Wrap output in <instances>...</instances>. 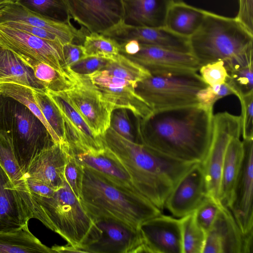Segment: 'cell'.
Returning <instances> with one entry per match:
<instances>
[{
    "instance_id": "cell-1",
    "label": "cell",
    "mask_w": 253,
    "mask_h": 253,
    "mask_svg": "<svg viewBox=\"0 0 253 253\" xmlns=\"http://www.w3.org/2000/svg\"><path fill=\"white\" fill-rule=\"evenodd\" d=\"M213 109L199 104L155 111L139 120L140 143L171 159L202 163L211 141Z\"/></svg>"
},
{
    "instance_id": "cell-2",
    "label": "cell",
    "mask_w": 253,
    "mask_h": 253,
    "mask_svg": "<svg viewBox=\"0 0 253 253\" xmlns=\"http://www.w3.org/2000/svg\"><path fill=\"white\" fill-rule=\"evenodd\" d=\"M103 140L125 168L136 189L162 211L174 186L195 164L161 155L124 138L111 126Z\"/></svg>"
},
{
    "instance_id": "cell-3",
    "label": "cell",
    "mask_w": 253,
    "mask_h": 253,
    "mask_svg": "<svg viewBox=\"0 0 253 253\" xmlns=\"http://www.w3.org/2000/svg\"><path fill=\"white\" fill-rule=\"evenodd\" d=\"M19 194L31 218L40 220L83 253L81 247L93 220L66 181L55 190L27 178L25 188Z\"/></svg>"
},
{
    "instance_id": "cell-4",
    "label": "cell",
    "mask_w": 253,
    "mask_h": 253,
    "mask_svg": "<svg viewBox=\"0 0 253 253\" xmlns=\"http://www.w3.org/2000/svg\"><path fill=\"white\" fill-rule=\"evenodd\" d=\"M191 53L201 66L222 60L229 71L253 62V33L236 17L206 11L197 31L189 37Z\"/></svg>"
},
{
    "instance_id": "cell-5",
    "label": "cell",
    "mask_w": 253,
    "mask_h": 253,
    "mask_svg": "<svg viewBox=\"0 0 253 253\" xmlns=\"http://www.w3.org/2000/svg\"><path fill=\"white\" fill-rule=\"evenodd\" d=\"M80 201L92 219L111 218L135 228L162 213L140 193L120 186L85 166Z\"/></svg>"
},
{
    "instance_id": "cell-6",
    "label": "cell",
    "mask_w": 253,
    "mask_h": 253,
    "mask_svg": "<svg viewBox=\"0 0 253 253\" xmlns=\"http://www.w3.org/2000/svg\"><path fill=\"white\" fill-rule=\"evenodd\" d=\"M0 128L10 136L16 160L24 174L34 158L54 143L42 123L26 106L1 95Z\"/></svg>"
},
{
    "instance_id": "cell-7",
    "label": "cell",
    "mask_w": 253,
    "mask_h": 253,
    "mask_svg": "<svg viewBox=\"0 0 253 253\" xmlns=\"http://www.w3.org/2000/svg\"><path fill=\"white\" fill-rule=\"evenodd\" d=\"M207 86L197 72H185L151 74L135 90L155 111L199 104L197 94Z\"/></svg>"
},
{
    "instance_id": "cell-8",
    "label": "cell",
    "mask_w": 253,
    "mask_h": 253,
    "mask_svg": "<svg viewBox=\"0 0 253 253\" xmlns=\"http://www.w3.org/2000/svg\"><path fill=\"white\" fill-rule=\"evenodd\" d=\"M93 224L81 247L83 253H141L138 228L111 218L93 219Z\"/></svg>"
},
{
    "instance_id": "cell-9",
    "label": "cell",
    "mask_w": 253,
    "mask_h": 253,
    "mask_svg": "<svg viewBox=\"0 0 253 253\" xmlns=\"http://www.w3.org/2000/svg\"><path fill=\"white\" fill-rule=\"evenodd\" d=\"M241 124L240 116L227 112L213 116L211 141L207 155L201 164L209 196L218 201L226 149L232 137L241 136Z\"/></svg>"
},
{
    "instance_id": "cell-10",
    "label": "cell",
    "mask_w": 253,
    "mask_h": 253,
    "mask_svg": "<svg viewBox=\"0 0 253 253\" xmlns=\"http://www.w3.org/2000/svg\"><path fill=\"white\" fill-rule=\"evenodd\" d=\"M0 45L13 51L24 62H42L61 73H71L65 68L63 45L59 42L0 24Z\"/></svg>"
},
{
    "instance_id": "cell-11",
    "label": "cell",
    "mask_w": 253,
    "mask_h": 253,
    "mask_svg": "<svg viewBox=\"0 0 253 253\" xmlns=\"http://www.w3.org/2000/svg\"><path fill=\"white\" fill-rule=\"evenodd\" d=\"M75 75L76 84L65 92L91 130L96 135L103 137L110 127L114 106L103 96L86 76Z\"/></svg>"
},
{
    "instance_id": "cell-12",
    "label": "cell",
    "mask_w": 253,
    "mask_h": 253,
    "mask_svg": "<svg viewBox=\"0 0 253 253\" xmlns=\"http://www.w3.org/2000/svg\"><path fill=\"white\" fill-rule=\"evenodd\" d=\"M240 169L227 206L242 233L253 237V139L243 140Z\"/></svg>"
},
{
    "instance_id": "cell-13",
    "label": "cell",
    "mask_w": 253,
    "mask_h": 253,
    "mask_svg": "<svg viewBox=\"0 0 253 253\" xmlns=\"http://www.w3.org/2000/svg\"><path fill=\"white\" fill-rule=\"evenodd\" d=\"M86 76L103 96L116 109L129 110L139 120H144L153 113L148 103L136 92L137 84L110 75L105 70Z\"/></svg>"
},
{
    "instance_id": "cell-14",
    "label": "cell",
    "mask_w": 253,
    "mask_h": 253,
    "mask_svg": "<svg viewBox=\"0 0 253 253\" xmlns=\"http://www.w3.org/2000/svg\"><path fill=\"white\" fill-rule=\"evenodd\" d=\"M46 93L63 119L66 141L75 152L98 153L105 149L103 137L96 135L75 108L66 92Z\"/></svg>"
},
{
    "instance_id": "cell-15",
    "label": "cell",
    "mask_w": 253,
    "mask_h": 253,
    "mask_svg": "<svg viewBox=\"0 0 253 253\" xmlns=\"http://www.w3.org/2000/svg\"><path fill=\"white\" fill-rule=\"evenodd\" d=\"M71 18L89 33L102 34L123 23L121 0H64Z\"/></svg>"
},
{
    "instance_id": "cell-16",
    "label": "cell",
    "mask_w": 253,
    "mask_h": 253,
    "mask_svg": "<svg viewBox=\"0 0 253 253\" xmlns=\"http://www.w3.org/2000/svg\"><path fill=\"white\" fill-rule=\"evenodd\" d=\"M253 237L241 232L229 209L221 204L217 217L206 233L203 253H252Z\"/></svg>"
},
{
    "instance_id": "cell-17",
    "label": "cell",
    "mask_w": 253,
    "mask_h": 253,
    "mask_svg": "<svg viewBox=\"0 0 253 253\" xmlns=\"http://www.w3.org/2000/svg\"><path fill=\"white\" fill-rule=\"evenodd\" d=\"M208 196L202 164L195 163L174 186L166 201L165 208L173 216L181 218L194 212Z\"/></svg>"
},
{
    "instance_id": "cell-18",
    "label": "cell",
    "mask_w": 253,
    "mask_h": 253,
    "mask_svg": "<svg viewBox=\"0 0 253 253\" xmlns=\"http://www.w3.org/2000/svg\"><path fill=\"white\" fill-rule=\"evenodd\" d=\"M138 229L141 253H183L180 218L162 213L142 222Z\"/></svg>"
},
{
    "instance_id": "cell-19",
    "label": "cell",
    "mask_w": 253,
    "mask_h": 253,
    "mask_svg": "<svg viewBox=\"0 0 253 253\" xmlns=\"http://www.w3.org/2000/svg\"><path fill=\"white\" fill-rule=\"evenodd\" d=\"M140 46L135 54L124 55L145 68L151 74L197 72L201 66L191 53L140 43Z\"/></svg>"
},
{
    "instance_id": "cell-20",
    "label": "cell",
    "mask_w": 253,
    "mask_h": 253,
    "mask_svg": "<svg viewBox=\"0 0 253 253\" xmlns=\"http://www.w3.org/2000/svg\"><path fill=\"white\" fill-rule=\"evenodd\" d=\"M102 35L115 40L119 43L134 40L140 43L191 53L189 38L176 34L165 26H135L122 23Z\"/></svg>"
},
{
    "instance_id": "cell-21",
    "label": "cell",
    "mask_w": 253,
    "mask_h": 253,
    "mask_svg": "<svg viewBox=\"0 0 253 253\" xmlns=\"http://www.w3.org/2000/svg\"><path fill=\"white\" fill-rule=\"evenodd\" d=\"M70 146L66 142L54 143L33 160L24 177L31 178L56 190L65 180L64 169Z\"/></svg>"
},
{
    "instance_id": "cell-22",
    "label": "cell",
    "mask_w": 253,
    "mask_h": 253,
    "mask_svg": "<svg viewBox=\"0 0 253 253\" xmlns=\"http://www.w3.org/2000/svg\"><path fill=\"white\" fill-rule=\"evenodd\" d=\"M6 21H16L41 28L56 35L63 45L73 43L75 40L84 42L85 29L78 30L72 24H65L44 18L33 12L19 4L5 3L0 4V24Z\"/></svg>"
},
{
    "instance_id": "cell-23",
    "label": "cell",
    "mask_w": 253,
    "mask_h": 253,
    "mask_svg": "<svg viewBox=\"0 0 253 253\" xmlns=\"http://www.w3.org/2000/svg\"><path fill=\"white\" fill-rule=\"evenodd\" d=\"M30 219L15 186L0 165V231L18 230Z\"/></svg>"
},
{
    "instance_id": "cell-24",
    "label": "cell",
    "mask_w": 253,
    "mask_h": 253,
    "mask_svg": "<svg viewBox=\"0 0 253 253\" xmlns=\"http://www.w3.org/2000/svg\"><path fill=\"white\" fill-rule=\"evenodd\" d=\"M176 0H121L123 23L148 27L165 26L167 9Z\"/></svg>"
},
{
    "instance_id": "cell-25",
    "label": "cell",
    "mask_w": 253,
    "mask_h": 253,
    "mask_svg": "<svg viewBox=\"0 0 253 253\" xmlns=\"http://www.w3.org/2000/svg\"><path fill=\"white\" fill-rule=\"evenodd\" d=\"M74 152L84 166L99 172L120 186L139 193L125 168L106 148L103 152L95 154Z\"/></svg>"
},
{
    "instance_id": "cell-26",
    "label": "cell",
    "mask_w": 253,
    "mask_h": 253,
    "mask_svg": "<svg viewBox=\"0 0 253 253\" xmlns=\"http://www.w3.org/2000/svg\"><path fill=\"white\" fill-rule=\"evenodd\" d=\"M206 11L182 0L173 1L167 9L165 27L176 34L189 38L200 27Z\"/></svg>"
},
{
    "instance_id": "cell-27",
    "label": "cell",
    "mask_w": 253,
    "mask_h": 253,
    "mask_svg": "<svg viewBox=\"0 0 253 253\" xmlns=\"http://www.w3.org/2000/svg\"><path fill=\"white\" fill-rule=\"evenodd\" d=\"M12 83L46 91L32 69L15 53L0 45V84Z\"/></svg>"
},
{
    "instance_id": "cell-28",
    "label": "cell",
    "mask_w": 253,
    "mask_h": 253,
    "mask_svg": "<svg viewBox=\"0 0 253 253\" xmlns=\"http://www.w3.org/2000/svg\"><path fill=\"white\" fill-rule=\"evenodd\" d=\"M240 136L232 137L227 146L222 169L219 200L227 207L243 159L244 148Z\"/></svg>"
},
{
    "instance_id": "cell-29",
    "label": "cell",
    "mask_w": 253,
    "mask_h": 253,
    "mask_svg": "<svg viewBox=\"0 0 253 253\" xmlns=\"http://www.w3.org/2000/svg\"><path fill=\"white\" fill-rule=\"evenodd\" d=\"M54 253L30 231L28 224L12 231H0V253Z\"/></svg>"
},
{
    "instance_id": "cell-30",
    "label": "cell",
    "mask_w": 253,
    "mask_h": 253,
    "mask_svg": "<svg viewBox=\"0 0 253 253\" xmlns=\"http://www.w3.org/2000/svg\"><path fill=\"white\" fill-rule=\"evenodd\" d=\"M24 62L32 69L35 77L46 91L65 92L72 88L76 83V75L72 72L69 74L61 73L42 62L29 61Z\"/></svg>"
},
{
    "instance_id": "cell-31",
    "label": "cell",
    "mask_w": 253,
    "mask_h": 253,
    "mask_svg": "<svg viewBox=\"0 0 253 253\" xmlns=\"http://www.w3.org/2000/svg\"><path fill=\"white\" fill-rule=\"evenodd\" d=\"M0 95L12 98L26 106L42 123L53 142H62L44 119L35 100L31 87L16 83H1Z\"/></svg>"
},
{
    "instance_id": "cell-32",
    "label": "cell",
    "mask_w": 253,
    "mask_h": 253,
    "mask_svg": "<svg viewBox=\"0 0 253 253\" xmlns=\"http://www.w3.org/2000/svg\"><path fill=\"white\" fill-rule=\"evenodd\" d=\"M16 2L44 18L71 24L72 18L64 0H17Z\"/></svg>"
},
{
    "instance_id": "cell-33",
    "label": "cell",
    "mask_w": 253,
    "mask_h": 253,
    "mask_svg": "<svg viewBox=\"0 0 253 253\" xmlns=\"http://www.w3.org/2000/svg\"><path fill=\"white\" fill-rule=\"evenodd\" d=\"M103 70L113 77L130 81L137 85L151 75L145 68L121 53L109 59Z\"/></svg>"
},
{
    "instance_id": "cell-34",
    "label": "cell",
    "mask_w": 253,
    "mask_h": 253,
    "mask_svg": "<svg viewBox=\"0 0 253 253\" xmlns=\"http://www.w3.org/2000/svg\"><path fill=\"white\" fill-rule=\"evenodd\" d=\"M0 165L9 176L16 189L25 185L24 174L17 162L12 139L0 128Z\"/></svg>"
},
{
    "instance_id": "cell-35",
    "label": "cell",
    "mask_w": 253,
    "mask_h": 253,
    "mask_svg": "<svg viewBox=\"0 0 253 253\" xmlns=\"http://www.w3.org/2000/svg\"><path fill=\"white\" fill-rule=\"evenodd\" d=\"M32 90L46 121L61 141L66 142L64 122L57 107L45 91L34 88Z\"/></svg>"
},
{
    "instance_id": "cell-36",
    "label": "cell",
    "mask_w": 253,
    "mask_h": 253,
    "mask_svg": "<svg viewBox=\"0 0 253 253\" xmlns=\"http://www.w3.org/2000/svg\"><path fill=\"white\" fill-rule=\"evenodd\" d=\"M180 218L183 253H203L206 232L197 221L194 212Z\"/></svg>"
},
{
    "instance_id": "cell-37",
    "label": "cell",
    "mask_w": 253,
    "mask_h": 253,
    "mask_svg": "<svg viewBox=\"0 0 253 253\" xmlns=\"http://www.w3.org/2000/svg\"><path fill=\"white\" fill-rule=\"evenodd\" d=\"M86 56L111 59L120 53V44L115 40L96 33H88L83 42Z\"/></svg>"
},
{
    "instance_id": "cell-38",
    "label": "cell",
    "mask_w": 253,
    "mask_h": 253,
    "mask_svg": "<svg viewBox=\"0 0 253 253\" xmlns=\"http://www.w3.org/2000/svg\"><path fill=\"white\" fill-rule=\"evenodd\" d=\"M253 62L236 66L228 71L226 83L238 98L253 92Z\"/></svg>"
},
{
    "instance_id": "cell-39",
    "label": "cell",
    "mask_w": 253,
    "mask_h": 253,
    "mask_svg": "<svg viewBox=\"0 0 253 253\" xmlns=\"http://www.w3.org/2000/svg\"><path fill=\"white\" fill-rule=\"evenodd\" d=\"M84 166L76 156L73 149L68 154L64 169L65 180L76 196L81 199Z\"/></svg>"
},
{
    "instance_id": "cell-40",
    "label": "cell",
    "mask_w": 253,
    "mask_h": 253,
    "mask_svg": "<svg viewBox=\"0 0 253 253\" xmlns=\"http://www.w3.org/2000/svg\"><path fill=\"white\" fill-rule=\"evenodd\" d=\"M221 204L219 201L208 196L194 212L197 221L206 233L212 226Z\"/></svg>"
},
{
    "instance_id": "cell-41",
    "label": "cell",
    "mask_w": 253,
    "mask_h": 253,
    "mask_svg": "<svg viewBox=\"0 0 253 253\" xmlns=\"http://www.w3.org/2000/svg\"><path fill=\"white\" fill-rule=\"evenodd\" d=\"M231 94H234V92L225 82L222 84L207 86L198 92L196 97L199 105L213 109L217 100Z\"/></svg>"
},
{
    "instance_id": "cell-42",
    "label": "cell",
    "mask_w": 253,
    "mask_h": 253,
    "mask_svg": "<svg viewBox=\"0 0 253 253\" xmlns=\"http://www.w3.org/2000/svg\"><path fill=\"white\" fill-rule=\"evenodd\" d=\"M199 71L202 79L208 85L224 84L228 77L224 63L222 60L201 66Z\"/></svg>"
},
{
    "instance_id": "cell-43",
    "label": "cell",
    "mask_w": 253,
    "mask_h": 253,
    "mask_svg": "<svg viewBox=\"0 0 253 253\" xmlns=\"http://www.w3.org/2000/svg\"><path fill=\"white\" fill-rule=\"evenodd\" d=\"M238 98L241 106V134L243 140L253 139V92Z\"/></svg>"
},
{
    "instance_id": "cell-44",
    "label": "cell",
    "mask_w": 253,
    "mask_h": 253,
    "mask_svg": "<svg viewBox=\"0 0 253 253\" xmlns=\"http://www.w3.org/2000/svg\"><path fill=\"white\" fill-rule=\"evenodd\" d=\"M110 126L124 138L139 143L133 133L126 109L120 108L113 111Z\"/></svg>"
},
{
    "instance_id": "cell-45",
    "label": "cell",
    "mask_w": 253,
    "mask_h": 253,
    "mask_svg": "<svg viewBox=\"0 0 253 253\" xmlns=\"http://www.w3.org/2000/svg\"><path fill=\"white\" fill-rule=\"evenodd\" d=\"M109 59L97 56H86L70 67L72 73L79 75H88L95 72L102 70Z\"/></svg>"
},
{
    "instance_id": "cell-46",
    "label": "cell",
    "mask_w": 253,
    "mask_h": 253,
    "mask_svg": "<svg viewBox=\"0 0 253 253\" xmlns=\"http://www.w3.org/2000/svg\"><path fill=\"white\" fill-rule=\"evenodd\" d=\"M0 24L24 31L45 40L59 42L63 45L60 39L56 35L41 28L16 21H6Z\"/></svg>"
},
{
    "instance_id": "cell-47",
    "label": "cell",
    "mask_w": 253,
    "mask_h": 253,
    "mask_svg": "<svg viewBox=\"0 0 253 253\" xmlns=\"http://www.w3.org/2000/svg\"><path fill=\"white\" fill-rule=\"evenodd\" d=\"M64 66L66 69L72 65L86 57L84 48L82 44L68 43L63 45Z\"/></svg>"
},
{
    "instance_id": "cell-48",
    "label": "cell",
    "mask_w": 253,
    "mask_h": 253,
    "mask_svg": "<svg viewBox=\"0 0 253 253\" xmlns=\"http://www.w3.org/2000/svg\"><path fill=\"white\" fill-rule=\"evenodd\" d=\"M239 10L236 18L253 33V0H239Z\"/></svg>"
},
{
    "instance_id": "cell-49",
    "label": "cell",
    "mask_w": 253,
    "mask_h": 253,
    "mask_svg": "<svg viewBox=\"0 0 253 253\" xmlns=\"http://www.w3.org/2000/svg\"><path fill=\"white\" fill-rule=\"evenodd\" d=\"M120 44L121 45L120 53L124 55H134L139 51L140 48V43L134 40H129Z\"/></svg>"
},
{
    "instance_id": "cell-50",
    "label": "cell",
    "mask_w": 253,
    "mask_h": 253,
    "mask_svg": "<svg viewBox=\"0 0 253 253\" xmlns=\"http://www.w3.org/2000/svg\"><path fill=\"white\" fill-rule=\"evenodd\" d=\"M17 0H0V4L5 3H14Z\"/></svg>"
},
{
    "instance_id": "cell-51",
    "label": "cell",
    "mask_w": 253,
    "mask_h": 253,
    "mask_svg": "<svg viewBox=\"0 0 253 253\" xmlns=\"http://www.w3.org/2000/svg\"></svg>"
}]
</instances>
